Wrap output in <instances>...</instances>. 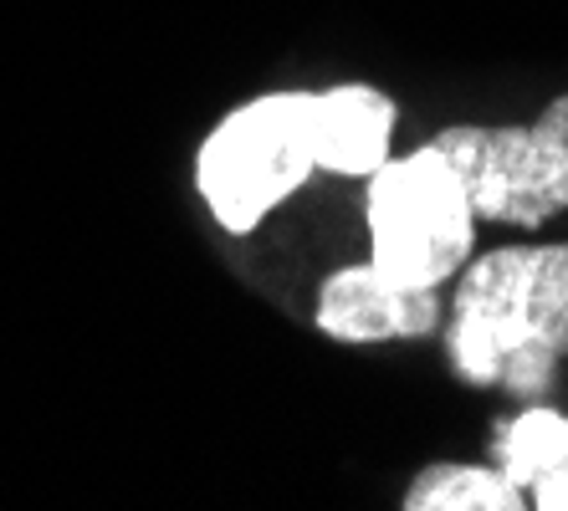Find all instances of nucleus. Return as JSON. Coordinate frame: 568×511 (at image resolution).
<instances>
[{"label": "nucleus", "instance_id": "obj_1", "mask_svg": "<svg viewBox=\"0 0 568 511\" xmlns=\"http://www.w3.org/2000/svg\"><path fill=\"white\" fill-rule=\"evenodd\" d=\"M440 338L466 389H503L517 405L548 399L568 364V241L476 251L450 282Z\"/></svg>", "mask_w": 568, "mask_h": 511}, {"label": "nucleus", "instance_id": "obj_2", "mask_svg": "<svg viewBox=\"0 0 568 511\" xmlns=\"http://www.w3.org/2000/svg\"><path fill=\"white\" fill-rule=\"evenodd\" d=\"M317 180V88H266L195 149V195L225 236H256Z\"/></svg>", "mask_w": 568, "mask_h": 511}, {"label": "nucleus", "instance_id": "obj_3", "mask_svg": "<svg viewBox=\"0 0 568 511\" xmlns=\"http://www.w3.org/2000/svg\"><path fill=\"white\" fill-rule=\"evenodd\" d=\"M364 262L410 292H446L476 256V205L462 180V164L436 144L389 154L364 180Z\"/></svg>", "mask_w": 568, "mask_h": 511}, {"label": "nucleus", "instance_id": "obj_4", "mask_svg": "<svg viewBox=\"0 0 568 511\" xmlns=\"http://www.w3.org/2000/svg\"><path fill=\"white\" fill-rule=\"evenodd\" d=\"M430 139L462 164L476 221L542 231L568 215V92L532 123H450Z\"/></svg>", "mask_w": 568, "mask_h": 511}, {"label": "nucleus", "instance_id": "obj_5", "mask_svg": "<svg viewBox=\"0 0 568 511\" xmlns=\"http://www.w3.org/2000/svg\"><path fill=\"white\" fill-rule=\"evenodd\" d=\"M440 323H446V292L395 287L369 262L333 266L313 292V328L344 348L436 338Z\"/></svg>", "mask_w": 568, "mask_h": 511}, {"label": "nucleus", "instance_id": "obj_6", "mask_svg": "<svg viewBox=\"0 0 568 511\" xmlns=\"http://www.w3.org/2000/svg\"><path fill=\"white\" fill-rule=\"evenodd\" d=\"M399 103L379 82L348 78L317 88V174L364 184L395 154Z\"/></svg>", "mask_w": 568, "mask_h": 511}, {"label": "nucleus", "instance_id": "obj_7", "mask_svg": "<svg viewBox=\"0 0 568 511\" xmlns=\"http://www.w3.org/2000/svg\"><path fill=\"white\" fill-rule=\"evenodd\" d=\"M405 511H528V491L507 481L497 466H476V460H436L425 466L405 497Z\"/></svg>", "mask_w": 568, "mask_h": 511}, {"label": "nucleus", "instance_id": "obj_8", "mask_svg": "<svg viewBox=\"0 0 568 511\" xmlns=\"http://www.w3.org/2000/svg\"><path fill=\"white\" fill-rule=\"evenodd\" d=\"M568 446V409H558L554 399H523L507 420L491 425V466L528 491L548 466L558 460V450Z\"/></svg>", "mask_w": 568, "mask_h": 511}, {"label": "nucleus", "instance_id": "obj_9", "mask_svg": "<svg viewBox=\"0 0 568 511\" xmlns=\"http://www.w3.org/2000/svg\"><path fill=\"white\" fill-rule=\"evenodd\" d=\"M528 507L532 511H568V446L558 450L554 466L528 486Z\"/></svg>", "mask_w": 568, "mask_h": 511}]
</instances>
